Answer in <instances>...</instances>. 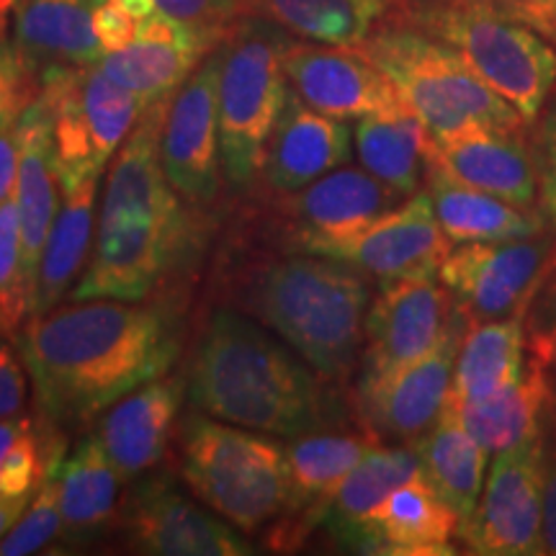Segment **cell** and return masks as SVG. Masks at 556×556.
Listing matches in <instances>:
<instances>
[{
	"label": "cell",
	"mask_w": 556,
	"mask_h": 556,
	"mask_svg": "<svg viewBox=\"0 0 556 556\" xmlns=\"http://www.w3.org/2000/svg\"><path fill=\"white\" fill-rule=\"evenodd\" d=\"M16 340L41 413L58 428L86 426L165 377L180 351L176 325L163 309L122 299H88L34 315Z\"/></svg>",
	"instance_id": "1"
},
{
	"label": "cell",
	"mask_w": 556,
	"mask_h": 556,
	"mask_svg": "<svg viewBox=\"0 0 556 556\" xmlns=\"http://www.w3.org/2000/svg\"><path fill=\"white\" fill-rule=\"evenodd\" d=\"M214 304L253 317L332 387L351 381L364 356L371 287L366 274L304 250L240 245L222 255Z\"/></svg>",
	"instance_id": "2"
},
{
	"label": "cell",
	"mask_w": 556,
	"mask_h": 556,
	"mask_svg": "<svg viewBox=\"0 0 556 556\" xmlns=\"http://www.w3.org/2000/svg\"><path fill=\"white\" fill-rule=\"evenodd\" d=\"M170 96L152 101L116 152L106 176L93 255L73 289L75 302H144L163 287L191 240V217L160 163V131Z\"/></svg>",
	"instance_id": "3"
},
{
	"label": "cell",
	"mask_w": 556,
	"mask_h": 556,
	"mask_svg": "<svg viewBox=\"0 0 556 556\" xmlns=\"http://www.w3.org/2000/svg\"><path fill=\"white\" fill-rule=\"evenodd\" d=\"M294 348L242 312L212 304L189 361L191 405L214 420L296 438L332 426L336 394Z\"/></svg>",
	"instance_id": "4"
},
{
	"label": "cell",
	"mask_w": 556,
	"mask_h": 556,
	"mask_svg": "<svg viewBox=\"0 0 556 556\" xmlns=\"http://www.w3.org/2000/svg\"><path fill=\"white\" fill-rule=\"evenodd\" d=\"M353 50L392 80L435 142L471 129H528L523 116L486 86L462 54L426 31L381 21Z\"/></svg>",
	"instance_id": "5"
},
{
	"label": "cell",
	"mask_w": 556,
	"mask_h": 556,
	"mask_svg": "<svg viewBox=\"0 0 556 556\" xmlns=\"http://www.w3.org/2000/svg\"><path fill=\"white\" fill-rule=\"evenodd\" d=\"M446 41L533 127L556 88V50L518 21L471 0H400L387 18Z\"/></svg>",
	"instance_id": "6"
},
{
	"label": "cell",
	"mask_w": 556,
	"mask_h": 556,
	"mask_svg": "<svg viewBox=\"0 0 556 556\" xmlns=\"http://www.w3.org/2000/svg\"><path fill=\"white\" fill-rule=\"evenodd\" d=\"M180 475L201 503L242 533L287 513V448L250 428L191 413L180 428Z\"/></svg>",
	"instance_id": "7"
},
{
	"label": "cell",
	"mask_w": 556,
	"mask_h": 556,
	"mask_svg": "<svg viewBox=\"0 0 556 556\" xmlns=\"http://www.w3.org/2000/svg\"><path fill=\"white\" fill-rule=\"evenodd\" d=\"M289 34L261 18H238L219 41V150L225 180L258 184L266 144L289 99L283 45Z\"/></svg>",
	"instance_id": "8"
},
{
	"label": "cell",
	"mask_w": 556,
	"mask_h": 556,
	"mask_svg": "<svg viewBox=\"0 0 556 556\" xmlns=\"http://www.w3.org/2000/svg\"><path fill=\"white\" fill-rule=\"evenodd\" d=\"M39 93L52 109L54 168L60 189L101 176L135 129L148 103L111 80L99 65L50 67L39 75Z\"/></svg>",
	"instance_id": "9"
},
{
	"label": "cell",
	"mask_w": 556,
	"mask_h": 556,
	"mask_svg": "<svg viewBox=\"0 0 556 556\" xmlns=\"http://www.w3.org/2000/svg\"><path fill=\"white\" fill-rule=\"evenodd\" d=\"M556 266V232L518 240L464 242L438 268L456 309L469 323L528 312Z\"/></svg>",
	"instance_id": "10"
},
{
	"label": "cell",
	"mask_w": 556,
	"mask_h": 556,
	"mask_svg": "<svg viewBox=\"0 0 556 556\" xmlns=\"http://www.w3.org/2000/svg\"><path fill=\"white\" fill-rule=\"evenodd\" d=\"M544 479V428L516 446L497 451L477 510L469 520H464L458 531L467 552L482 556L541 554Z\"/></svg>",
	"instance_id": "11"
},
{
	"label": "cell",
	"mask_w": 556,
	"mask_h": 556,
	"mask_svg": "<svg viewBox=\"0 0 556 556\" xmlns=\"http://www.w3.org/2000/svg\"><path fill=\"white\" fill-rule=\"evenodd\" d=\"M469 319L456 309L454 323L433 351L377 379H358L351 397L353 417L377 443L420 441L448 405L458 345Z\"/></svg>",
	"instance_id": "12"
},
{
	"label": "cell",
	"mask_w": 556,
	"mask_h": 556,
	"mask_svg": "<svg viewBox=\"0 0 556 556\" xmlns=\"http://www.w3.org/2000/svg\"><path fill=\"white\" fill-rule=\"evenodd\" d=\"M405 199L366 168L340 165L307 189L274 197L266 212L258 208L255 217L268 225L274 248L312 250L351 238Z\"/></svg>",
	"instance_id": "13"
},
{
	"label": "cell",
	"mask_w": 556,
	"mask_h": 556,
	"mask_svg": "<svg viewBox=\"0 0 556 556\" xmlns=\"http://www.w3.org/2000/svg\"><path fill=\"white\" fill-rule=\"evenodd\" d=\"M160 163L178 197L191 206L217 201L219 150V54L208 52L168 103L160 131Z\"/></svg>",
	"instance_id": "14"
},
{
	"label": "cell",
	"mask_w": 556,
	"mask_h": 556,
	"mask_svg": "<svg viewBox=\"0 0 556 556\" xmlns=\"http://www.w3.org/2000/svg\"><path fill=\"white\" fill-rule=\"evenodd\" d=\"M456 304L441 278L415 276L381 283L364 328L361 379H377L413 364L441 343Z\"/></svg>",
	"instance_id": "15"
},
{
	"label": "cell",
	"mask_w": 556,
	"mask_h": 556,
	"mask_svg": "<svg viewBox=\"0 0 556 556\" xmlns=\"http://www.w3.org/2000/svg\"><path fill=\"white\" fill-rule=\"evenodd\" d=\"M451 248L454 242L438 225L428 191L422 189L351 238L323 242L304 253L338 258L387 283L397 278L438 276Z\"/></svg>",
	"instance_id": "16"
},
{
	"label": "cell",
	"mask_w": 556,
	"mask_h": 556,
	"mask_svg": "<svg viewBox=\"0 0 556 556\" xmlns=\"http://www.w3.org/2000/svg\"><path fill=\"white\" fill-rule=\"evenodd\" d=\"M283 70L299 99L336 119H364L407 109L392 80L353 47L289 37Z\"/></svg>",
	"instance_id": "17"
},
{
	"label": "cell",
	"mask_w": 556,
	"mask_h": 556,
	"mask_svg": "<svg viewBox=\"0 0 556 556\" xmlns=\"http://www.w3.org/2000/svg\"><path fill=\"white\" fill-rule=\"evenodd\" d=\"M127 546L157 556H245V539L204 507L173 486L168 479H150L127 497L122 513Z\"/></svg>",
	"instance_id": "18"
},
{
	"label": "cell",
	"mask_w": 556,
	"mask_h": 556,
	"mask_svg": "<svg viewBox=\"0 0 556 556\" xmlns=\"http://www.w3.org/2000/svg\"><path fill=\"white\" fill-rule=\"evenodd\" d=\"M377 446L366 430H315L291 438L287 446L289 469V518L274 526L270 546H299L319 520L328 516V507L343 479Z\"/></svg>",
	"instance_id": "19"
},
{
	"label": "cell",
	"mask_w": 556,
	"mask_h": 556,
	"mask_svg": "<svg viewBox=\"0 0 556 556\" xmlns=\"http://www.w3.org/2000/svg\"><path fill=\"white\" fill-rule=\"evenodd\" d=\"M523 135L526 131L471 129L438 142L433 139L430 170L518 206H539L536 152Z\"/></svg>",
	"instance_id": "20"
},
{
	"label": "cell",
	"mask_w": 556,
	"mask_h": 556,
	"mask_svg": "<svg viewBox=\"0 0 556 556\" xmlns=\"http://www.w3.org/2000/svg\"><path fill=\"white\" fill-rule=\"evenodd\" d=\"M353 131L343 119L323 114L289 90L263 157L261 184L270 197L307 189L351 160Z\"/></svg>",
	"instance_id": "21"
},
{
	"label": "cell",
	"mask_w": 556,
	"mask_h": 556,
	"mask_svg": "<svg viewBox=\"0 0 556 556\" xmlns=\"http://www.w3.org/2000/svg\"><path fill=\"white\" fill-rule=\"evenodd\" d=\"M214 50L217 47L201 34L178 24L168 13L155 11L139 21L137 39L124 50L103 54L99 67L150 106L152 101L176 93Z\"/></svg>",
	"instance_id": "22"
},
{
	"label": "cell",
	"mask_w": 556,
	"mask_h": 556,
	"mask_svg": "<svg viewBox=\"0 0 556 556\" xmlns=\"http://www.w3.org/2000/svg\"><path fill=\"white\" fill-rule=\"evenodd\" d=\"M184 379L160 377L119 400L99 422V441L122 482L155 469L170 448Z\"/></svg>",
	"instance_id": "23"
},
{
	"label": "cell",
	"mask_w": 556,
	"mask_h": 556,
	"mask_svg": "<svg viewBox=\"0 0 556 556\" xmlns=\"http://www.w3.org/2000/svg\"><path fill=\"white\" fill-rule=\"evenodd\" d=\"M458 531L462 518L420 475L397 486L364 520L351 544L371 554L446 556L456 552Z\"/></svg>",
	"instance_id": "24"
},
{
	"label": "cell",
	"mask_w": 556,
	"mask_h": 556,
	"mask_svg": "<svg viewBox=\"0 0 556 556\" xmlns=\"http://www.w3.org/2000/svg\"><path fill=\"white\" fill-rule=\"evenodd\" d=\"M18 135V184L16 204L21 219V248H24V270L31 283H37V270L52 222L60 212L58 168H54V139H52V109L41 93L16 119Z\"/></svg>",
	"instance_id": "25"
},
{
	"label": "cell",
	"mask_w": 556,
	"mask_h": 556,
	"mask_svg": "<svg viewBox=\"0 0 556 556\" xmlns=\"http://www.w3.org/2000/svg\"><path fill=\"white\" fill-rule=\"evenodd\" d=\"M103 0H21L13 45L34 75L50 67L99 65L103 52L93 16Z\"/></svg>",
	"instance_id": "26"
},
{
	"label": "cell",
	"mask_w": 556,
	"mask_h": 556,
	"mask_svg": "<svg viewBox=\"0 0 556 556\" xmlns=\"http://www.w3.org/2000/svg\"><path fill=\"white\" fill-rule=\"evenodd\" d=\"M552 368V361L528 351V368L516 384L477 400L456 402L448 397V405L456 409L462 426L495 456L544 428L556 389Z\"/></svg>",
	"instance_id": "27"
},
{
	"label": "cell",
	"mask_w": 556,
	"mask_h": 556,
	"mask_svg": "<svg viewBox=\"0 0 556 556\" xmlns=\"http://www.w3.org/2000/svg\"><path fill=\"white\" fill-rule=\"evenodd\" d=\"M426 191L438 225L454 245L533 238L548 229L544 206H518L495 193L456 184L435 170H428Z\"/></svg>",
	"instance_id": "28"
},
{
	"label": "cell",
	"mask_w": 556,
	"mask_h": 556,
	"mask_svg": "<svg viewBox=\"0 0 556 556\" xmlns=\"http://www.w3.org/2000/svg\"><path fill=\"white\" fill-rule=\"evenodd\" d=\"M238 18H261L291 37L358 47L387 18L389 0H235Z\"/></svg>",
	"instance_id": "29"
},
{
	"label": "cell",
	"mask_w": 556,
	"mask_h": 556,
	"mask_svg": "<svg viewBox=\"0 0 556 556\" xmlns=\"http://www.w3.org/2000/svg\"><path fill=\"white\" fill-rule=\"evenodd\" d=\"M353 144L361 165L402 197L426 189L433 137L409 109L358 119Z\"/></svg>",
	"instance_id": "30"
},
{
	"label": "cell",
	"mask_w": 556,
	"mask_h": 556,
	"mask_svg": "<svg viewBox=\"0 0 556 556\" xmlns=\"http://www.w3.org/2000/svg\"><path fill=\"white\" fill-rule=\"evenodd\" d=\"M526 315L469 323L458 345L451 400H477L516 384L528 368Z\"/></svg>",
	"instance_id": "31"
},
{
	"label": "cell",
	"mask_w": 556,
	"mask_h": 556,
	"mask_svg": "<svg viewBox=\"0 0 556 556\" xmlns=\"http://www.w3.org/2000/svg\"><path fill=\"white\" fill-rule=\"evenodd\" d=\"M420 454L426 482L458 518L469 520L484 490L486 451L458 420L456 409L446 405L433 428L413 443Z\"/></svg>",
	"instance_id": "32"
},
{
	"label": "cell",
	"mask_w": 556,
	"mask_h": 556,
	"mask_svg": "<svg viewBox=\"0 0 556 556\" xmlns=\"http://www.w3.org/2000/svg\"><path fill=\"white\" fill-rule=\"evenodd\" d=\"M119 471L114 469L99 435L83 438L73 454L54 469L62 533L70 539L90 541L106 531L116 513Z\"/></svg>",
	"instance_id": "33"
},
{
	"label": "cell",
	"mask_w": 556,
	"mask_h": 556,
	"mask_svg": "<svg viewBox=\"0 0 556 556\" xmlns=\"http://www.w3.org/2000/svg\"><path fill=\"white\" fill-rule=\"evenodd\" d=\"M99 176L62 189V204L52 222L50 238L41 253L37 283H34L31 317L54 309L60 299L86 266L90 235H93V206Z\"/></svg>",
	"instance_id": "34"
},
{
	"label": "cell",
	"mask_w": 556,
	"mask_h": 556,
	"mask_svg": "<svg viewBox=\"0 0 556 556\" xmlns=\"http://www.w3.org/2000/svg\"><path fill=\"white\" fill-rule=\"evenodd\" d=\"M420 454L415 446L394 443V446H371L364 458L343 479L340 490L332 497L328 513L336 518V526L345 533L348 544L384 500L409 479L420 477Z\"/></svg>",
	"instance_id": "35"
},
{
	"label": "cell",
	"mask_w": 556,
	"mask_h": 556,
	"mask_svg": "<svg viewBox=\"0 0 556 556\" xmlns=\"http://www.w3.org/2000/svg\"><path fill=\"white\" fill-rule=\"evenodd\" d=\"M31 317V283L24 270L16 197L0 204V336L16 338Z\"/></svg>",
	"instance_id": "36"
},
{
	"label": "cell",
	"mask_w": 556,
	"mask_h": 556,
	"mask_svg": "<svg viewBox=\"0 0 556 556\" xmlns=\"http://www.w3.org/2000/svg\"><path fill=\"white\" fill-rule=\"evenodd\" d=\"M62 533V513L54 471L39 484L37 497L26 507L16 526L0 539V556L37 554Z\"/></svg>",
	"instance_id": "37"
},
{
	"label": "cell",
	"mask_w": 556,
	"mask_h": 556,
	"mask_svg": "<svg viewBox=\"0 0 556 556\" xmlns=\"http://www.w3.org/2000/svg\"><path fill=\"white\" fill-rule=\"evenodd\" d=\"M157 9L219 47L238 21L235 0H157Z\"/></svg>",
	"instance_id": "38"
},
{
	"label": "cell",
	"mask_w": 556,
	"mask_h": 556,
	"mask_svg": "<svg viewBox=\"0 0 556 556\" xmlns=\"http://www.w3.org/2000/svg\"><path fill=\"white\" fill-rule=\"evenodd\" d=\"M39 93V78L26 67L16 45L0 41V114L18 116Z\"/></svg>",
	"instance_id": "39"
},
{
	"label": "cell",
	"mask_w": 556,
	"mask_h": 556,
	"mask_svg": "<svg viewBox=\"0 0 556 556\" xmlns=\"http://www.w3.org/2000/svg\"><path fill=\"white\" fill-rule=\"evenodd\" d=\"M500 16L518 21L556 50V0H471Z\"/></svg>",
	"instance_id": "40"
},
{
	"label": "cell",
	"mask_w": 556,
	"mask_h": 556,
	"mask_svg": "<svg viewBox=\"0 0 556 556\" xmlns=\"http://www.w3.org/2000/svg\"><path fill=\"white\" fill-rule=\"evenodd\" d=\"M539 135L533 142L539 163V180H541V206L548 214V219L556 217V106L541 111L539 116Z\"/></svg>",
	"instance_id": "41"
},
{
	"label": "cell",
	"mask_w": 556,
	"mask_h": 556,
	"mask_svg": "<svg viewBox=\"0 0 556 556\" xmlns=\"http://www.w3.org/2000/svg\"><path fill=\"white\" fill-rule=\"evenodd\" d=\"M96 37H99L103 52H116L129 47L139 34V18L131 16L122 5L103 0L93 16Z\"/></svg>",
	"instance_id": "42"
},
{
	"label": "cell",
	"mask_w": 556,
	"mask_h": 556,
	"mask_svg": "<svg viewBox=\"0 0 556 556\" xmlns=\"http://www.w3.org/2000/svg\"><path fill=\"white\" fill-rule=\"evenodd\" d=\"M546 479H544V520H541V554L556 556V415L548 407L546 422Z\"/></svg>",
	"instance_id": "43"
},
{
	"label": "cell",
	"mask_w": 556,
	"mask_h": 556,
	"mask_svg": "<svg viewBox=\"0 0 556 556\" xmlns=\"http://www.w3.org/2000/svg\"><path fill=\"white\" fill-rule=\"evenodd\" d=\"M24 358L13 353V348L0 340V420L21 415L26 405V371Z\"/></svg>",
	"instance_id": "44"
},
{
	"label": "cell",
	"mask_w": 556,
	"mask_h": 556,
	"mask_svg": "<svg viewBox=\"0 0 556 556\" xmlns=\"http://www.w3.org/2000/svg\"><path fill=\"white\" fill-rule=\"evenodd\" d=\"M18 135H16V122L3 124L0 127V204L16 197V184H18Z\"/></svg>",
	"instance_id": "45"
},
{
	"label": "cell",
	"mask_w": 556,
	"mask_h": 556,
	"mask_svg": "<svg viewBox=\"0 0 556 556\" xmlns=\"http://www.w3.org/2000/svg\"><path fill=\"white\" fill-rule=\"evenodd\" d=\"M31 495H18V497H3L0 495V539L16 526V520L24 516V510L29 507Z\"/></svg>",
	"instance_id": "46"
},
{
	"label": "cell",
	"mask_w": 556,
	"mask_h": 556,
	"mask_svg": "<svg viewBox=\"0 0 556 556\" xmlns=\"http://www.w3.org/2000/svg\"><path fill=\"white\" fill-rule=\"evenodd\" d=\"M31 422H34L31 415H13V417H5V420H0V458H3L5 451L11 448V443L16 441V438L24 433Z\"/></svg>",
	"instance_id": "47"
},
{
	"label": "cell",
	"mask_w": 556,
	"mask_h": 556,
	"mask_svg": "<svg viewBox=\"0 0 556 556\" xmlns=\"http://www.w3.org/2000/svg\"><path fill=\"white\" fill-rule=\"evenodd\" d=\"M111 3L122 5L124 11L131 13V16L139 18V21L150 18L152 13L157 11V0H111Z\"/></svg>",
	"instance_id": "48"
},
{
	"label": "cell",
	"mask_w": 556,
	"mask_h": 556,
	"mask_svg": "<svg viewBox=\"0 0 556 556\" xmlns=\"http://www.w3.org/2000/svg\"><path fill=\"white\" fill-rule=\"evenodd\" d=\"M552 225L556 227V217L552 219ZM548 287H552V289L556 291V266H554V270H552V276H548Z\"/></svg>",
	"instance_id": "49"
},
{
	"label": "cell",
	"mask_w": 556,
	"mask_h": 556,
	"mask_svg": "<svg viewBox=\"0 0 556 556\" xmlns=\"http://www.w3.org/2000/svg\"><path fill=\"white\" fill-rule=\"evenodd\" d=\"M18 116H11V114H0V127H3V124H11V122H16Z\"/></svg>",
	"instance_id": "50"
},
{
	"label": "cell",
	"mask_w": 556,
	"mask_h": 556,
	"mask_svg": "<svg viewBox=\"0 0 556 556\" xmlns=\"http://www.w3.org/2000/svg\"><path fill=\"white\" fill-rule=\"evenodd\" d=\"M554 384H556V381H554ZM552 413L556 415V389H554V402H552Z\"/></svg>",
	"instance_id": "51"
},
{
	"label": "cell",
	"mask_w": 556,
	"mask_h": 556,
	"mask_svg": "<svg viewBox=\"0 0 556 556\" xmlns=\"http://www.w3.org/2000/svg\"><path fill=\"white\" fill-rule=\"evenodd\" d=\"M554 366H556V336H554Z\"/></svg>",
	"instance_id": "52"
},
{
	"label": "cell",
	"mask_w": 556,
	"mask_h": 556,
	"mask_svg": "<svg viewBox=\"0 0 556 556\" xmlns=\"http://www.w3.org/2000/svg\"><path fill=\"white\" fill-rule=\"evenodd\" d=\"M394 3H400V0H389V5H394Z\"/></svg>",
	"instance_id": "53"
}]
</instances>
